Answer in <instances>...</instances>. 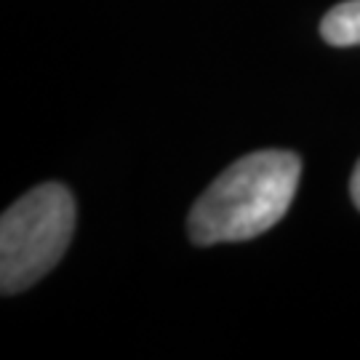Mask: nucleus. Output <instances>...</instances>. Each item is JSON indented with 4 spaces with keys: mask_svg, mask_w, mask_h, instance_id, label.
<instances>
[{
    "mask_svg": "<svg viewBox=\"0 0 360 360\" xmlns=\"http://www.w3.org/2000/svg\"><path fill=\"white\" fill-rule=\"evenodd\" d=\"M349 195H352V203L358 206L360 211V163L352 171V179H349Z\"/></svg>",
    "mask_w": 360,
    "mask_h": 360,
    "instance_id": "20e7f679",
    "label": "nucleus"
},
{
    "mask_svg": "<svg viewBox=\"0 0 360 360\" xmlns=\"http://www.w3.org/2000/svg\"><path fill=\"white\" fill-rule=\"evenodd\" d=\"M321 35L331 46H360V0L339 3L323 16Z\"/></svg>",
    "mask_w": 360,
    "mask_h": 360,
    "instance_id": "7ed1b4c3",
    "label": "nucleus"
},
{
    "mask_svg": "<svg viewBox=\"0 0 360 360\" xmlns=\"http://www.w3.org/2000/svg\"><path fill=\"white\" fill-rule=\"evenodd\" d=\"M75 230V200L65 184H40L0 219V291L35 285L65 257Z\"/></svg>",
    "mask_w": 360,
    "mask_h": 360,
    "instance_id": "f03ea898",
    "label": "nucleus"
},
{
    "mask_svg": "<svg viewBox=\"0 0 360 360\" xmlns=\"http://www.w3.org/2000/svg\"><path fill=\"white\" fill-rule=\"evenodd\" d=\"M302 158L285 150H262L235 160L195 200L187 232L195 245L251 240L275 227L299 187Z\"/></svg>",
    "mask_w": 360,
    "mask_h": 360,
    "instance_id": "f257e3e1",
    "label": "nucleus"
}]
</instances>
